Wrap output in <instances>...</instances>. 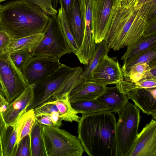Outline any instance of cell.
Wrapping results in <instances>:
<instances>
[{"instance_id":"6da1fadb","label":"cell","mask_w":156,"mask_h":156,"mask_svg":"<svg viewBox=\"0 0 156 156\" xmlns=\"http://www.w3.org/2000/svg\"><path fill=\"white\" fill-rule=\"evenodd\" d=\"M116 122L108 111L82 114L78 122V137L88 156H118Z\"/></svg>"},{"instance_id":"7a4b0ae2","label":"cell","mask_w":156,"mask_h":156,"mask_svg":"<svg viewBox=\"0 0 156 156\" xmlns=\"http://www.w3.org/2000/svg\"><path fill=\"white\" fill-rule=\"evenodd\" d=\"M127 7L117 8L104 40L110 48L118 50L129 47L141 36L149 24V16L156 0Z\"/></svg>"},{"instance_id":"3957f363","label":"cell","mask_w":156,"mask_h":156,"mask_svg":"<svg viewBox=\"0 0 156 156\" xmlns=\"http://www.w3.org/2000/svg\"><path fill=\"white\" fill-rule=\"evenodd\" d=\"M49 16L37 5L16 0L0 6V30L12 38L43 33Z\"/></svg>"},{"instance_id":"277c9868","label":"cell","mask_w":156,"mask_h":156,"mask_svg":"<svg viewBox=\"0 0 156 156\" xmlns=\"http://www.w3.org/2000/svg\"><path fill=\"white\" fill-rule=\"evenodd\" d=\"M83 70L80 66L71 67L62 64L53 72L34 85V98L28 110L34 108L50 99L69 94L83 80Z\"/></svg>"},{"instance_id":"5b68a950","label":"cell","mask_w":156,"mask_h":156,"mask_svg":"<svg viewBox=\"0 0 156 156\" xmlns=\"http://www.w3.org/2000/svg\"><path fill=\"white\" fill-rule=\"evenodd\" d=\"M115 133L118 156H129L135 143L141 116L140 110L128 102L118 111Z\"/></svg>"},{"instance_id":"8992f818","label":"cell","mask_w":156,"mask_h":156,"mask_svg":"<svg viewBox=\"0 0 156 156\" xmlns=\"http://www.w3.org/2000/svg\"><path fill=\"white\" fill-rule=\"evenodd\" d=\"M46 156H82L84 149L77 137L54 126L42 125Z\"/></svg>"},{"instance_id":"52a82bcc","label":"cell","mask_w":156,"mask_h":156,"mask_svg":"<svg viewBox=\"0 0 156 156\" xmlns=\"http://www.w3.org/2000/svg\"><path fill=\"white\" fill-rule=\"evenodd\" d=\"M56 16H49L42 37L32 52L33 56L49 57L60 59L62 56L72 52Z\"/></svg>"},{"instance_id":"ba28073f","label":"cell","mask_w":156,"mask_h":156,"mask_svg":"<svg viewBox=\"0 0 156 156\" xmlns=\"http://www.w3.org/2000/svg\"><path fill=\"white\" fill-rule=\"evenodd\" d=\"M29 85L21 71L15 66L9 53H0V87L9 103L18 97Z\"/></svg>"},{"instance_id":"9c48e42d","label":"cell","mask_w":156,"mask_h":156,"mask_svg":"<svg viewBox=\"0 0 156 156\" xmlns=\"http://www.w3.org/2000/svg\"><path fill=\"white\" fill-rule=\"evenodd\" d=\"M119 0H93V20L95 41L98 44L105 39Z\"/></svg>"},{"instance_id":"30bf717a","label":"cell","mask_w":156,"mask_h":156,"mask_svg":"<svg viewBox=\"0 0 156 156\" xmlns=\"http://www.w3.org/2000/svg\"><path fill=\"white\" fill-rule=\"evenodd\" d=\"M59 59L46 56H33L21 72L29 84L34 85L49 75L61 64Z\"/></svg>"},{"instance_id":"8fae6325","label":"cell","mask_w":156,"mask_h":156,"mask_svg":"<svg viewBox=\"0 0 156 156\" xmlns=\"http://www.w3.org/2000/svg\"><path fill=\"white\" fill-rule=\"evenodd\" d=\"M123 72L118 61L105 55L93 71L89 80L106 86L116 84L124 78Z\"/></svg>"},{"instance_id":"7c38bea8","label":"cell","mask_w":156,"mask_h":156,"mask_svg":"<svg viewBox=\"0 0 156 156\" xmlns=\"http://www.w3.org/2000/svg\"><path fill=\"white\" fill-rule=\"evenodd\" d=\"M80 3L84 31L82 42L77 53L82 57L89 58L93 55L96 46L93 25V0H80Z\"/></svg>"},{"instance_id":"4fadbf2b","label":"cell","mask_w":156,"mask_h":156,"mask_svg":"<svg viewBox=\"0 0 156 156\" xmlns=\"http://www.w3.org/2000/svg\"><path fill=\"white\" fill-rule=\"evenodd\" d=\"M34 98V85L29 84L7 106L2 114L7 128L15 124L27 110Z\"/></svg>"},{"instance_id":"5bb4252c","label":"cell","mask_w":156,"mask_h":156,"mask_svg":"<svg viewBox=\"0 0 156 156\" xmlns=\"http://www.w3.org/2000/svg\"><path fill=\"white\" fill-rule=\"evenodd\" d=\"M129 156H156V121L146 124L138 134Z\"/></svg>"},{"instance_id":"9a60e30c","label":"cell","mask_w":156,"mask_h":156,"mask_svg":"<svg viewBox=\"0 0 156 156\" xmlns=\"http://www.w3.org/2000/svg\"><path fill=\"white\" fill-rule=\"evenodd\" d=\"M126 94L143 113L151 115L156 120V88L133 90Z\"/></svg>"},{"instance_id":"2e32d148","label":"cell","mask_w":156,"mask_h":156,"mask_svg":"<svg viewBox=\"0 0 156 156\" xmlns=\"http://www.w3.org/2000/svg\"><path fill=\"white\" fill-rule=\"evenodd\" d=\"M106 86L90 80H83L69 93L70 102L97 99L105 91Z\"/></svg>"},{"instance_id":"e0dca14e","label":"cell","mask_w":156,"mask_h":156,"mask_svg":"<svg viewBox=\"0 0 156 156\" xmlns=\"http://www.w3.org/2000/svg\"><path fill=\"white\" fill-rule=\"evenodd\" d=\"M66 15L70 30L79 48L82 42L84 31L80 0H74L72 8Z\"/></svg>"},{"instance_id":"ac0fdd59","label":"cell","mask_w":156,"mask_h":156,"mask_svg":"<svg viewBox=\"0 0 156 156\" xmlns=\"http://www.w3.org/2000/svg\"><path fill=\"white\" fill-rule=\"evenodd\" d=\"M97 100L108 107V111L115 113L122 109L129 102L126 95L120 92L116 86L106 87L105 92Z\"/></svg>"},{"instance_id":"d6986e66","label":"cell","mask_w":156,"mask_h":156,"mask_svg":"<svg viewBox=\"0 0 156 156\" xmlns=\"http://www.w3.org/2000/svg\"><path fill=\"white\" fill-rule=\"evenodd\" d=\"M156 47V33L149 35L143 34L134 43L127 48L121 57L123 64L141 53Z\"/></svg>"},{"instance_id":"ffe728a7","label":"cell","mask_w":156,"mask_h":156,"mask_svg":"<svg viewBox=\"0 0 156 156\" xmlns=\"http://www.w3.org/2000/svg\"><path fill=\"white\" fill-rule=\"evenodd\" d=\"M43 33L18 38H12L6 51L9 53L16 51L32 52L41 40Z\"/></svg>"},{"instance_id":"44dd1931","label":"cell","mask_w":156,"mask_h":156,"mask_svg":"<svg viewBox=\"0 0 156 156\" xmlns=\"http://www.w3.org/2000/svg\"><path fill=\"white\" fill-rule=\"evenodd\" d=\"M46 102L56 105L62 121L71 122L73 121L78 122L79 121L80 117L77 115V112L72 107L69 100V94L55 99H49Z\"/></svg>"},{"instance_id":"7402d4cb","label":"cell","mask_w":156,"mask_h":156,"mask_svg":"<svg viewBox=\"0 0 156 156\" xmlns=\"http://www.w3.org/2000/svg\"><path fill=\"white\" fill-rule=\"evenodd\" d=\"M36 121L34 108H32L27 110L14 124L16 126L17 132L16 143V149L22 139L30 134Z\"/></svg>"},{"instance_id":"603a6c76","label":"cell","mask_w":156,"mask_h":156,"mask_svg":"<svg viewBox=\"0 0 156 156\" xmlns=\"http://www.w3.org/2000/svg\"><path fill=\"white\" fill-rule=\"evenodd\" d=\"M97 44L94 53L86 65L82 75L84 80H90L93 71L110 51V48L104 40Z\"/></svg>"},{"instance_id":"cb8c5ba5","label":"cell","mask_w":156,"mask_h":156,"mask_svg":"<svg viewBox=\"0 0 156 156\" xmlns=\"http://www.w3.org/2000/svg\"><path fill=\"white\" fill-rule=\"evenodd\" d=\"M29 135L31 156H46L42 134V125L36 120Z\"/></svg>"},{"instance_id":"d4e9b609","label":"cell","mask_w":156,"mask_h":156,"mask_svg":"<svg viewBox=\"0 0 156 156\" xmlns=\"http://www.w3.org/2000/svg\"><path fill=\"white\" fill-rule=\"evenodd\" d=\"M73 108L78 114H90L108 111V107L97 99L71 102Z\"/></svg>"},{"instance_id":"484cf974","label":"cell","mask_w":156,"mask_h":156,"mask_svg":"<svg viewBox=\"0 0 156 156\" xmlns=\"http://www.w3.org/2000/svg\"><path fill=\"white\" fill-rule=\"evenodd\" d=\"M115 86L120 92L126 94L133 90L156 88V80L145 79L133 82L124 77L123 80L115 84Z\"/></svg>"},{"instance_id":"4316f807","label":"cell","mask_w":156,"mask_h":156,"mask_svg":"<svg viewBox=\"0 0 156 156\" xmlns=\"http://www.w3.org/2000/svg\"><path fill=\"white\" fill-rule=\"evenodd\" d=\"M2 140L3 156H15L16 148V143L17 136L16 126L14 124L7 128Z\"/></svg>"},{"instance_id":"83f0119b","label":"cell","mask_w":156,"mask_h":156,"mask_svg":"<svg viewBox=\"0 0 156 156\" xmlns=\"http://www.w3.org/2000/svg\"><path fill=\"white\" fill-rule=\"evenodd\" d=\"M150 70L151 68L148 64L142 63L132 66L123 75L128 80L136 82L145 79Z\"/></svg>"},{"instance_id":"f1b7e54d","label":"cell","mask_w":156,"mask_h":156,"mask_svg":"<svg viewBox=\"0 0 156 156\" xmlns=\"http://www.w3.org/2000/svg\"><path fill=\"white\" fill-rule=\"evenodd\" d=\"M57 19L61 26L68 43L72 52L75 54L78 51L79 47L77 46L70 30L68 25L66 14L64 9L59 8L56 16Z\"/></svg>"},{"instance_id":"f546056e","label":"cell","mask_w":156,"mask_h":156,"mask_svg":"<svg viewBox=\"0 0 156 156\" xmlns=\"http://www.w3.org/2000/svg\"><path fill=\"white\" fill-rule=\"evenodd\" d=\"M156 59V47L150 48L138 55L123 64L122 67L123 74L133 66L139 63H149Z\"/></svg>"},{"instance_id":"4dcf8cb0","label":"cell","mask_w":156,"mask_h":156,"mask_svg":"<svg viewBox=\"0 0 156 156\" xmlns=\"http://www.w3.org/2000/svg\"><path fill=\"white\" fill-rule=\"evenodd\" d=\"M9 54L13 62L21 71L24 67L28 61L33 57L32 52L22 51H16Z\"/></svg>"},{"instance_id":"1f68e13d","label":"cell","mask_w":156,"mask_h":156,"mask_svg":"<svg viewBox=\"0 0 156 156\" xmlns=\"http://www.w3.org/2000/svg\"><path fill=\"white\" fill-rule=\"evenodd\" d=\"M34 111L36 118L42 115H50L53 112H58L55 105L48 102L36 106L34 108Z\"/></svg>"},{"instance_id":"d6a6232c","label":"cell","mask_w":156,"mask_h":156,"mask_svg":"<svg viewBox=\"0 0 156 156\" xmlns=\"http://www.w3.org/2000/svg\"><path fill=\"white\" fill-rule=\"evenodd\" d=\"M38 6L46 14L49 16H56L58 10L52 6L51 0H23Z\"/></svg>"},{"instance_id":"836d02e7","label":"cell","mask_w":156,"mask_h":156,"mask_svg":"<svg viewBox=\"0 0 156 156\" xmlns=\"http://www.w3.org/2000/svg\"><path fill=\"white\" fill-rule=\"evenodd\" d=\"M15 156H31L29 135L26 136L20 141Z\"/></svg>"},{"instance_id":"e575fe53","label":"cell","mask_w":156,"mask_h":156,"mask_svg":"<svg viewBox=\"0 0 156 156\" xmlns=\"http://www.w3.org/2000/svg\"><path fill=\"white\" fill-rule=\"evenodd\" d=\"M11 39V37L7 32L0 30V53L6 51Z\"/></svg>"},{"instance_id":"d590c367","label":"cell","mask_w":156,"mask_h":156,"mask_svg":"<svg viewBox=\"0 0 156 156\" xmlns=\"http://www.w3.org/2000/svg\"><path fill=\"white\" fill-rule=\"evenodd\" d=\"M36 120L41 125L54 126L50 115H44L36 118Z\"/></svg>"},{"instance_id":"8d00e7d4","label":"cell","mask_w":156,"mask_h":156,"mask_svg":"<svg viewBox=\"0 0 156 156\" xmlns=\"http://www.w3.org/2000/svg\"><path fill=\"white\" fill-rule=\"evenodd\" d=\"M74 0H59L60 7L64 10L66 14L68 13L73 5Z\"/></svg>"},{"instance_id":"74e56055","label":"cell","mask_w":156,"mask_h":156,"mask_svg":"<svg viewBox=\"0 0 156 156\" xmlns=\"http://www.w3.org/2000/svg\"><path fill=\"white\" fill-rule=\"evenodd\" d=\"M156 33V19H154L149 22L148 26L144 35H149Z\"/></svg>"},{"instance_id":"f35d334b","label":"cell","mask_w":156,"mask_h":156,"mask_svg":"<svg viewBox=\"0 0 156 156\" xmlns=\"http://www.w3.org/2000/svg\"><path fill=\"white\" fill-rule=\"evenodd\" d=\"M7 129V127L3 119L2 113L0 111V140L2 142Z\"/></svg>"},{"instance_id":"ab89813d","label":"cell","mask_w":156,"mask_h":156,"mask_svg":"<svg viewBox=\"0 0 156 156\" xmlns=\"http://www.w3.org/2000/svg\"><path fill=\"white\" fill-rule=\"evenodd\" d=\"M9 103L4 97L2 90L0 87V111L2 113Z\"/></svg>"},{"instance_id":"60d3db41","label":"cell","mask_w":156,"mask_h":156,"mask_svg":"<svg viewBox=\"0 0 156 156\" xmlns=\"http://www.w3.org/2000/svg\"><path fill=\"white\" fill-rule=\"evenodd\" d=\"M137 0H125L122 2L121 6H124L127 7H129L133 5Z\"/></svg>"},{"instance_id":"b9f144b4","label":"cell","mask_w":156,"mask_h":156,"mask_svg":"<svg viewBox=\"0 0 156 156\" xmlns=\"http://www.w3.org/2000/svg\"><path fill=\"white\" fill-rule=\"evenodd\" d=\"M153 0H138L137 5H141Z\"/></svg>"},{"instance_id":"7bdbcfd3","label":"cell","mask_w":156,"mask_h":156,"mask_svg":"<svg viewBox=\"0 0 156 156\" xmlns=\"http://www.w3.org/2000/svg\"><path fill=\"white\" fill-rule=\"evenodd\" d=\"M0 156H3L2 142L0 140Z\"/></svg>"},{"instance_id":"ee69618b","label":"cell","mask_w":156,"mask_h":156,"mask_svg":"<svg viewBox=\"0 0 156 156\" xmlns=\"http://www.w3.org/2000/svg\"><path fill=\"white\" fill-rule=\"evenodd\" d=\"M5 0H0V2H3V1H5Z\"/></svg>"},{"instance_id":"f6af8a7d","label":"cell","mask_w":156,"mask_h":156,"mask_svg":"<svg viewBox=\"0 0 156 156\" xmlns=\"http://www.w3.org/2000/svg\"><path fill=\"white\" fill-rule=\"evenodd\" d=\"M1 5L0 4V6Z\"/></svg>"}]
</instances>
